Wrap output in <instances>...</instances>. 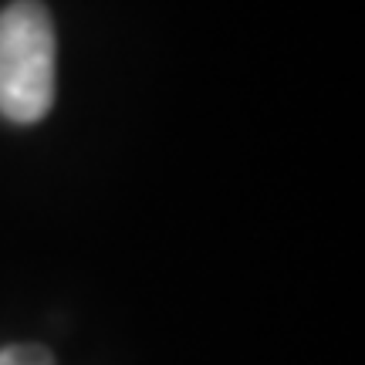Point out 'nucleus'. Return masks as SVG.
<instances>
[{"instance_id":"nucleus-1","label":"nucleus","mask_w":365,"mask_h":365,"mask_svg":"<svg viewBox=\"0 0 365 365\" xmlns=\"http://www.w3.org/2000/svg\"><path fill=\"white\" fill-rule=\"evenodd\" d=\"M51 14L41 0H14L0 11V118L34 125L54 105Z\"/></svg>"},{"instance_id":"nucleus-2","label":"nucleus","mask_w":365,"mask_h":365,"mask_svg":"<svg viewBox=\"0 0 365 365\" xmlns=\"http://www.w3.org/2000/svg\"><path fill=\"white\" fill-rule=\"evenodd\" d=\"M0 365H54V359L41 345H11L0 352Z\"/></svg>"}]
</instances>
